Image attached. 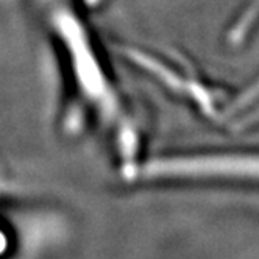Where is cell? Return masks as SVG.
<instances>
[{"label":"cell","mask_w":259,"mask_h":259,"mask_svg":"<svg viewBox=\"0 0 259 259\" xmlns=\"http://www.w3.org/2000/svg\"><path fill=\"white\" fill-rule=\"evenodd\" d=\"M147 178H198L228 180L259 184V155H205L164 158L145 165Z\"/></svg>","instance_id":"6da1fadb"}]
</instances>
